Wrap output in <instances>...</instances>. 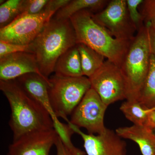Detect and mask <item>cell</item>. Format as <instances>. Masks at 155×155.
Masks as SVG:
<instances>
[{
    "label": "cell",
    "mask_w": 155,
    "mask_h": 155,
    "mask_svg": "<svg viewBox=\"0 0 155 155\" xmlns=\"http://www.w3.org/2000/svg\"><path fill=\"white\" fill-rule=\"evenodd\" d=\"M22 0H8L0 6V27L11 24L22 14Z\"/></svg>",
    "instance_id": "cell-21"
},
{
    "label": "cell",
    "mask_w": 155,
    "mask_h": 155,
    "mask_svg": "<svg viewBox=\"0 0 155 155\" xmlns=\"http://www.w3.org/2000/svg\"><path fill=\"white\" fill-rule=\"evenodd\" d=\"M120 110L128 120L137 125H145L148 115L155 108L149 109L135 100H126L122 103Z\"/></svg>",
    "instance_id": "cell-19"
},
{
    "label": "cell",
    "mask_w": 155,
    "mask_h": 155,
    "mask_svg": "<svg viewBox=\"0 0 155 155\" xmlns=\"http://www.w3.org/2000/svg\"><path fill=\"white\" fill-rule=\"evenodd\" d=\"M54 73L55 75L62 77L84 76L80 54L77 45L68 50L58 59Z\"/></svg>",
    "instance_id": "cell-15"
},
{
    "label": "cell",
    "mask_w": 155,
    "mask_h": 155,
    "mask_svg": "<svg viewBox=\"0 0 155 155\" xmlns=\"http://www.w3.org/2000/svg\"><path fill=\"white\" fill-rule=\"evenodd\" d=\"M49 95L51 106L56 116L68 123L71 116L87 91L91 88L85 76L66 77L54 74L49 77Z\"/></svg>",
    "instance_id": "cell-5"
},
{
    "label": "cell",
    "mask_w": 155,
    "mask_h": 155,
    "mask_svg": "<svg viewBox=\"0 0 155 155\" xmlns=\"http://www.w3.org/2000/svg\"><path fill=\"white\" fill-rule=\"evenodd\" d=\"M15 80L29 97L46 109L53 121L58 119L50 103L49 95V79H46L35 73H28Z\"/></svg>",
    "instance_id": "cell-13"
},
{
    "label": "cell",
    "mask_w": 155,
    "mask_h": 155,
    "mask_svg": "<svg viewBox=\"0 0 155 155\" xmlns=\"http://www.w3.org/2000/svg\"><path fill=\"white\" fill-rule=\"evenodd\" d=\"M55 146L57 150V155H71L63 144L58 135L56 140Z\"/></svg>",
    "instance_id": "cell-28"
},
{
    "label": "cell",
    "mask_w": 155,
    "mask_h": 155,
    "mask_svg": "<svg viewBox=\"0 0 155 155\" xmlns=\"http://www.w3.org/2000/svg\"><path fill=\"white\" fill-rule=\"evenodd\" d=\"M49 0H22L21 15H34L44 10Z\"/></svg>",
    "instance_id": "cell-24"
},
{
    "label": "cell",
    "mask_w": 155,
    "mask_h": 155,
    "mask_svg": "<svg viewBox=\"0 0 155 155\" xmlns=\"http://www.w3.org/2000/svg\"><path fill=\"white\" fill-rule=\"evenodd\" d=\"M84 76L90 78L102 66L105 57L83 44H78Z\"/></svg>",
    "instance_id": "cell-17"
},
{
    "label": "cell",
    "mask_w": 155,
    "mask_h": 155,
    "mask_svg": "<svg viewBox=\"0 0 155 155\" xmlns=\"http://www.w3.org/2000/svg\"><path fill=\"white\" fill-rule=\"evenodd\" d=\"M0 89L11 107L9 124L13 140L32 132L54 129L52 119L46 109L29 97L16 81H0Z\"/></svg>",
    "instance_id": "cell-1"
},
{
    "label": "cell",
    "mask_w": 155,
    "mask_h": 155,
    "mask_svg": "<svg viewBox=\"0 0 155 155\" xmlns=\"http://www.w3.org/2000/svg\"><path fill=\"white\" fill-rule=\"evenodd\" d=\"M107 2L104 0H71L64 8L56 12L53 19L66 20L73 15L82 11L88 10L92 12L103 8Z\"/></svg>",
    "instance_id": "cell-16"
},
{
    "label": "cell",
    "mask_w": 155,
    "mask_h": 155,
    "mask_svg": "<svg viewBox=\"0 0 155 155\" xmlns=\"http://www.w3.org/2000/svg\"><path fill=\"white\" fill-rule=\"evenodd\" d=\"M19 52L33 53L32 45L31 44L28 45L15 44L0 41V58Z\"/></svg>",
    "instance_id": "cell-23"
},
{
    "label": "cell",
    "mask_w": 155,
    "mask_h": 155,
    "mask_svg": "<svg viewBox=\"0 0 155 155\" xmlns=\"http://www.w3.org/2000/svg\"><path fill=\"white\" fill-rule=\"evenodd\" d=\"M54 128L66 148L71 155H86V153L76 147L72 143L71 137L75 133L69 124L61 122L59 119L53 121Z\"/></svg>",
    "instance_id": "cell-20"
},
{
    "label": "cell",
    "mask_w": 155,
    "mask_h": 155,
    "mask_svg": "<svg viewBox=\"0 0 155 155\" xmlns=\"http://www.w3.org/2000/svg\"><path fill=\"white\" fill-rule=\"evenodd\" d=\"M141 14L146 23L155 28V0H147L143 3Z\"/></svg>",
    "instance_id": "cell-25"
},
{
    "label": "cell",
    "mask_w": 155,
    "mask_h": 155,
    "mask_svg": "<svg viewBox=\"0 0 155 155\" xmlns=\"http://www.w3.org/2000/svg\"><path fill=\"white\" fill-rule=\"evenodd\" d=\"M137 101L149 109L155 108V57L151 54L149 70Z\"/></svg>",
    "instance_id": "cell-18"
},
{
    "label": "cell",
    "mask_w": 155,
    "mask_h": 155,
    "mask_svg": "<svg viewBox=\"0 0 155 155\" xmlns=\"http://www.w3.org/2000/svg\"><path fill=\"white\" fill-rule=\"evenodd\" d=\"M56 13L45 8L41 13L21 15L0 29V41L21 45L32 43Z\"/></svg>",
    "instance_id": "cell-6"
},
{
    "label": "cell",
    "mask_w": 155,
    "mask_h": 155,
    "mask_svg": "<svg viewBox=\"0 0 155 155\" xmlns=\"http://www.w3.org/2000/svg\"><path fill=\"white\" fill-rule=\"evenodd\" d=\"M91 88L108 106L127 98L126 82L121 67L107 60L89 78Z\"/></svg>",
    "instance_id": "cell-7"
},
{
    "label": "cell",
    "mask_w": 155,
    "mask_h": 155,
    "mask_svg": "<svg viewBox=\"0 0 155 155\" xmlns=\"http://www.w3.org/2000/svg\"><path fill=\"white\" fill-rule=\"evenodd\" d=\"M58 137L54 129L25 134L13 140L8 155H49Z\"/></svg>",
    "instance_id": "cell-11"
},
{
    "label": "cell",
    "mask_w": 155,
    "mask_h": 155,
    "mask_svg": "<svg viewBox=\"0 0 155 155\" xmlns=\"http://www.w3.org/2000/svg\"><path fill=\"white\" fill-rule=\"evenodd\" d=\"M151 54L147 28L143 25L130 42L121 67L126 82V100L137 101L148 73Z\"/></svg>",
    "instance_id": "cell-4"
},
{
    "label": "cell",
    "mask_w": 155,
    "mask_h": 155,
    "mask_svg": "<svg viewBox=\"0 0 155 155\" xmlns=\"http://www.w3.org/2000/svg\"><path fill=\"white\" fill-rule=\"evenodd\" d=\"M94 19L115 38L131 41L136 30L128 15L126 0H113Z\"/></svg>",
    "instance_id": "cell-9"
},
{
    "label": "cell",
    "mask_w": 155,
    "mask_h": 155,
    "mask_svg": "<svg viewBox=\"0 0 155 155\" xmlns=\"http://www.w3.org/2000/svg\"><path fill=\"white\" fill-rule=\"evenodd\" d=\"M28 73H35L49 79L42 74L33 53L19 52L0 58V79L15 80Z\"/></svg>",
    "instance_id": "cell-12"
},
{
    "label": "cell",
    "mask_w": 155,
    "mask_h": 155,
    "mask_svg": "<svg viewBox=\"0 0 155 155\" xmlns=\"http://www.w3.org/2000/svg\"><path fill=\"white\" fill-rule=\"evenodd\" d=\"M70 0H49L45 8L57 12L69 2Z\"/></svg>",
    "instance_id": "cell-26"
},
{
    "label": "cell",
    "mask_w": 155,
    "mask_h": 155,
    "mask_svg": "<svg viewBox=\"0 0 155 155\" xmlns=\"http://www.w3.org/2000/svg\"><path fill=\"white\" fill-rule=\"evenodd\" d=\"M75 133L81 137L87 155H127L126 142L116 131L107 128L101 134L84 133L75 125L68 123Z\"/></svg>",
    "instance_id": "cell-10"
},
{
    "label": "cell",
    "mask_w": 155,
    "mask_h": 155,
    "mask_svg": "<svg viewBox=\"0 0 155 155\" xmlns=\"http://www.w3.org/2000/svg\"><path fill=\"white\" fill-rule=\"evenodd\" d=\"M31 44L41 72L49 78L58 59L77 43L70 20L52 18Z\"/></svg>",
    "instance_id": "cell-2"
},
{
    "label": "cell",
    "mask_w": 155,
    "mask_h": 155,
    "mask_svg": "<svg viewBox=\"0 0 155 155\" xmlns=\"http://www.w3.org/2000/svg\"><path fill=\"white\" fill-rule=\"evenodd\" d=\"M115 131L121 138L135 142L142 155H155V134L150 127L133 125L119 127Z\"/></svg>",
    "instance_id": "cell-14"
},
{
    "label": "cell",
    "mask_w": 155,
    "mask_h": 155,
    "mask_svg": "<svg viewBox=\"0 0 155 155\" xmlns=\"http://www.w3.org/2000/svg\"><path fill=\"white\" fill-rule=\"evenodd\" d=\"M145 26L148 29L150 46L151 53L155 57V28L150 24L146 23Z\"/></svg>",
    "instance_id": "cell-27"
},
{
    "label": "cell",
    "mask_w": 155,
    "mask_h": 155,
    "mask_svg": "<svg viewBox=\"0 0 155 155\" xmlns=\"http://www.w3.org/2000/svg\"><path fill=\"white\" fill-rule=\"evenodd\" d=\"M128 15L131 22L136 29L139 30L142 27L143 17L139 12L138 6L143 2V0H126Z\"/></svg>",
    "instance_id": "cell-22"
},
{
    "label": "cell",
    "mask_w": 155,
    "mask_h": 155,
    "mask_svg": "<svg viewBox=\"0 0 155 155\" xmlns=\"http://www.w3.org/2000/svg\"><path fill=\"white\" fill-rule=\"evenodd\" d=\"M151 129H155V110L150 112L148 115L146 125Z\"/></svg>",
    "instance_id": "cell-29"
},
{
    "label": "cell",
    "mask_w": 155,
    "mask_h": 155,
    "mask_svg": "<svg viewBox=\"0 0 155 155\" xmlns=\"http://www.w3.org/2000/svg\"><path fill=\"white\" fill-rule=\"evenodd\" d=\"M107 107L91 87L72 112L67 123H71L80 129L85 128L89 134H102L107 129L104 118Z\"/></svg>",
    "instance_id": "cell-8"
},
{
    "label": "cell",
    "mask_w": 155,
    "mask_h": 155,
    "mask_svg": "<svg viewBox=\"0 0 155 155\" xmlns=\"http://www.w3.org/2000/svg\"><path fill=\"white\" fill-rule=\"evenodd\" d=\"M93 13L82 10L70 17L78 44L91 48L121 67L131 41L121 40L112 36L94 19Z\"/></svg>",
    "instance_id": "cell-3"
}]
</instances>
